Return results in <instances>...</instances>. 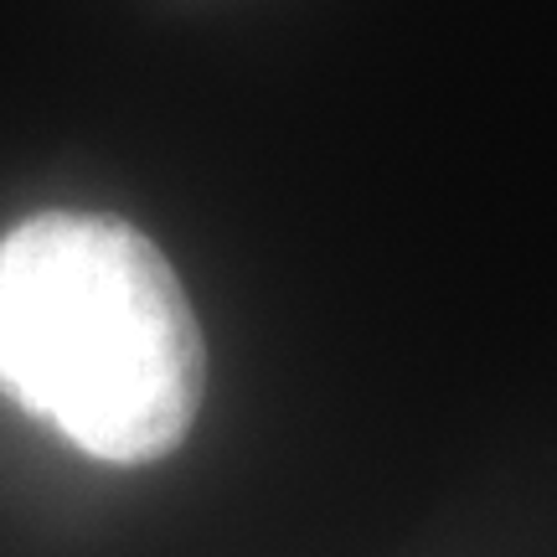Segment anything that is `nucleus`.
<instances>
[{
	"label": "nucleus",
	"mask_w": 557,
	"mask_h": 557,
	"mask_svg": "<svg viewBox=\"0 0 557 557\" xmlns=\"http://www.w3.org/2000/svg\"><path fill=\"white\" fill-rule=\"evenodd\" d=\"M207 351L176 269L120 218L41 212L0 238V393L109 465L191 434Z\"/></svg>",
	"instance_id": "obj_1"
}]
</instances>
